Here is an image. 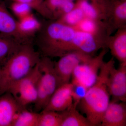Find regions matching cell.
Here are the masks:
<instances>
[{"mask_svg":"<svg viewBox=\"0 0 126 126\" xmlns=\"http://www.w3.org/2000/svg\"><path fill=\"white\" fill-rule=\"evenodd\" d=\"M76 30L56 20L42 23L36 42L43 56L60 58L73 52L72 40Z\"/></svg>","mask_w":126,"mask_h":126,"instance_id":"cell-1","label":"cell"},{"mask_svg":"<svg viewBox=\"0 0 126 126\" xmlns=\"http://www.w3.org/2000/svg\"><path fill=\"white\" fill-rule=\"evenodd\" d=\"M113 58L104 62L95 83L88 89L84 97L78 104L92 126H100L104 112L110 102L107 82L111 68L115 65Z\"/></svg>","mask_w":126,"mask_h":126,"instance_id":"cell-2","label":"cell"},{"mask_svg":"<svg viewBox=\"0 0 126 126\" xmlns=\"http://www.w3.org/2000/svg\"><path fill=\"white\" fill-rule=\"evenodd\" d=\"M33 41L23 43L1 67L0 94L7 92L13 84L26 76L40 60Z\"/></svg>","mask_w":126,"mask_h":126,"instance_id":"cell-3","label":"cell"},{"mask_svg":"<svg viewBox=\"0 0 126 126\" xmlns=\"http://www.w3.org/2000/svg\"><path fill=\"white\" fill-rule=\"evenodd\" d=\"M41 75L37 86V97L34 103L35 111L44 110L56 89L58 81L55 72L54 62L50 58L43 56L39 63Z\"/></svg>","mask_w":126,"mask_h":126,"instance_id":"cell-4","label":"cell"},{"mask_svg":"<svg viewBox=\"0 0 126 126\" xmlns=\"http://www.w3.org/2000/svg\"><path fill=\"white\" fill-rule=\"evenodd\" d=\"M39 63L29 74L13 84L7 92L23 107L34 103L37 99V86L41 75Z\"/></svg>","mask_w":126,"mask_h":126,"instance_id":"cell-5","label":"cell"},{"mask_svg":"<svg viewBox=\"0 0 126 126\" xmlns=\"http://www.w3.org/2000/svg\"><path fill=\"white\" fill-rule=\"evenodd\" d=\"M109 50L107 48L102 49L96 56L78 65L73 72L72 79L81 83L88 88L92 86L96 81L104 56Z\"/></svg>","mask_w":126,"mask_h":126,"instance_id":"cell-6","label":"cell"},{"mask_svg":"<svg viewBox=\"0 0 126 126\" xmlns=\"http://www.w3.org/2000/svg\"><path fill=\"white\" fill-rule=\"evenodd\" d=\"M93 56L79 51H73L63 55L58 61L54 62L55 72L59 87L70 82L75 68L80 64L88 61Z\"/></svg>","mask_w":126,"mask_h":126,"instance_id":"cell-7","label":"cell"},{"mask_svg":"<svg viewBox=\"0 0 126 126\" xmlns=\"http://www.w3.org/2000/svg\"><path fill=\"white\" fill-rule=\"evenodd\" d=\"M108 37L98 36L76 30L72 40L73 52L79 51L94 56L99 50L107 48Z\"/></svg>","mask_w":126,"mask_h":126,"instance_id":"cell-8","label":"cell"},{"mask_svg":"<svg viewBox=\"0 0 126 126\" xmlns=\"http://www.w3.org/2000/svg\"><path fill=\"white\" fill-rule=\"evenodd\" d=\"M110 96L113 102H126V63H120L116 69L113 65L110 69L107 82Z\"/></svg>","mask_w":126,"mask_h":126,"instance_id":"cell-9","label":"cell"},{"mask_svg":"<svg viewBox=\"0 0 126 126\" xmlns=\"http://www.w3.org/2000/svg\"><path fill=\"white\" fill-rule=\"evenodd\" d=\"M75 2L85 17L104 21L108 18L111 0H79Z\"/></svg>","mask_w":126,"mask_h":126,"instance_id":"cell-10","label":"cell"},{"mask_svg":"<svg viewBox=\"0 0 126 126\" xmlns=\"http://www.w3.org/2000/svg\"><path fill=\"white\" fill-rule=\"evenodd\" d=\"M72 87V83L69 82L58 87L43 110L61 112L67 110L73 102Z\"/></svg>","mask_w":126,"mask_h":126,"instance_id":"cell-11","label":"cell"},{"mask_svg":"<svg viewBox=\"0 0 126 126\" xmlns=\"http://www.w3.org/2000/svg\"><path fill=\"white\" fill-rule=\"evenodd\" d=\"M4 94L0 97V126H12L18 113L24 107L10 93Z\"/></svg>","mask_w":126,"mask_h":126,"instance_id":"cell-12","label":"cell"},{"mask_svg":"<svg viewBox=\"0 0 126 126\" xmlns=\"http://www.w3.org/2000/svg\"><path fill=\"white\" fill-rule=\"evenodd\" d=\"M104 22L110 35L118 29L126 26V0H111L108 17Z\"/></svg>","mask_w":126,"mask_h":126,"instance_id":"cell-13","label":"cell"},{"mask_svg":"<svg viewBox=\"0 0 126 126\" xmlns=\"http://www.w3.org/2000/svg\"><path fill=\"white\" fill-rule=\"evenodd\" d=\"M0 33L12 36L24 43L33 40L21 34L18 29V21L12 16L1 0H0Z\"/></svg>","mask_w":126,"mask_h":126,"instance_id":"cell-14","label":"cell"},{"mask_svg":"<svg viewBox=\"0 0 126 126\" xmlns=\"http://www.w3.org/2000/svg\"><path fill=\"white\" fill-rule=\"evenodd\" d=\"M126 102H110L102 118L101 126H126Z\"/></svg>","mask_w":126,"mask_h":126,"instance_id":"cell-15","label":"cell"},{"mask_svg":"<svg viewBox=\"0 0 126 126\" xmlns=\"http://www.w3.org/2000/svg\"><path fill=\"white\" fill-rule=\"evenodd\" d=\"M107 41V48L111 54L120 63H126V26L117 30Z\"/></svg>","mask_w":126,"mask_h":126,"instance_id":"cell-16","label":"cell"},{"mask_svg":"<svg viewBox=\"0 0 126 126\" xmlns=\"http://www.w3.org/2000/svg\"><path fill=\"white\" fill-rule=\"evenodd\" d=\"M74 28L78 30L105 38L110 36L106 23L102 21L84 17Z\"/></svg>","mask_w":126,"mask_h":126,"instance_id":"cell-17","label":"cell"},{"mask_svg":"<svg viewBox=\"0 0 126 126\" xmlns=\"http://www.w3.org/2000/svg\"><path fill=\"white\" fill-rule=\"evenodd\" d=\"M78 104L73 102L67 110L61 112L63 120L61 126H92L87 118L77 110Z\"/></svg>","mask_w":126,"mask_h":126,"instance_id":"cell-18","label":"cell"},{"mask_svg":"<svg viewBox=\"0 0 126 126\" xmlns=\"http://www.w3.org/2000/svg\"><path fill=\"white\" fill-rule=\"evenodd\" d=\"M25 43L12 36L0 33V65H3L20 46Z\"/></svg>","mask_w":126,"mask_h":126,"instance_id":"cell-19","label":"cell"},{"mask_svg":"<svg viewBox=\"0 0 126 126\" xmlns=\"http://www.w3.org/2000/svg\"><path fill=\"white\" fill-rule=\"evenodd\" d=\"M18 29L21 34L27 39H33L40 29L42 23L33 14L18 20Z\"/></svg>","mask_w":126,"mask_h":126,"instance_id":"cell-20","label":"cell"},{"mask_svg":"<svg viewBox=\"0 0 126 126\" xmlns=\"http://www.w3.org/2000/svg\"><path fill=\"white\" fill-rule=\"evenodd\" d=\"M45 1L54 20L58 19L75 6V2L71 0H45Z\"/></svg>","mask_w":126,"mask_h":126,"instance_id":"cell-21","label":"cell"},{"mask_svg":"<svg viewBox=\"0 0 126 126\" xmlns=\"http://www.w3.org/2000/svg\"><path fill=\"white\" fill-rule=\"evenodd\" d=\"M40 113L23 108L18 113L12 126H38Z\"/></svg>","mask_w":126,"mask_h":126,"instance_id":"cell-22","label":"cell"},{"mask_svg":"<svg viewBox=\"0 0 126 126\" xmlns=\"http://www.w3.org/2000/svg\"><path fill=\"white\" fill-rule=\"evenodd\" d=\"M63 120L61 112L43 110L40 113L38 126H61Z\"/></svg>","mask_w":126,"mask_h":126,"instance_id":"cell-23","label":"cell"},{"mask_svg":"<svg viewBox=\"0 0 126 126\" xmlns=\"http://www.w3.org/2000/svg\"><path fill=\"white\" fill-rule=\"evenodd\" d=\"M84 17L82 11L75 4V7L73 9L56 20L74 28Z\"/></svg>","mask_w":126,"mask_h":126,"instance_id":"cell-24","label":"cell"},{"mask_svg":"<svg viewBox=\"0 0 126 126\" xmlns=\"http://www.w3.org/2000/svg\"><path fill=\"white\" fill-rule=\"evenodd\" d=\"M12 1L23 2L27 4L32 10L35 11L47 20H54L47 9L45 0H11Z\"/></svg>","mask_w":126,"mask_h":126,"instance_id":"cell-25","label":"cell"},{"mask_svg":"<svg viewBox=\"0 0 126 126\" xmlns=\"http://www.w3.org/2000/svg\"><path fill=\"white\" fill-rule=\"evenodd\" d=\"M10 9L19 20L32 14V10L31 7L27 4L16 1H12Z\"/></svg>","mask_w":126,"mask_h":126,"instance_id":"cell-26","label":"cell"},{"mask_svg":"<svg viewBox=\"0 0 126 126\" xmlns=\"http://www.w3.org/2000/svg\"><path fill=\"white\" fill-rule=\"evenodd\" d=\"M72 94L73 102L78 104L84 97L88 88L78 81L72 79Z\"/></svg>","mask_w":126,"mask_h":126,"instance_id":"cell-27","label":"cell"},{"mask_svg":"<svg viewBox=\"0 0 126 126\" xmlns=\"http://www.w3.org/2000/svg\"><path fill=\"white\" fill-rule=\"evenodd\" d=\"M1 80V66L0 65V86Z\"/></svg>","mask_w":126,"mask_h":126,"instance_id":"cell-28","label":"cell"},{"mask_svg":"<svg viewBox=\"0 0 126 126\" xmlns=\"http://www.w3.org/2000/svg\"><path fill=\"white\" fill-rule=\"evenodd\" d=\"M71 0L73 1H74V2H76L79 0Z\"/></svg>","mask_w":126,"mask_h":126,"instance_id":"cell-29","label":"cell"}]
</instances>
